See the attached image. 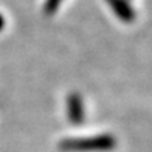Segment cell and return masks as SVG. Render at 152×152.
Returning <instances> with one entry per match:
<instances>
[{
	"label": "cell",
	"instance_id": "cell-1",
	"mask_svg": "<svg viewBox=\"0 0 152 152\" xmlns=\"http://www.w3.org/2000/svg\"><path fill=\"white\" fill-rule=\"evenodd\" d=\"M115 147V141L110 135H97L92 138H76L61 142L64 151H110Z\"/></svg>",
	"mask_w": 152,
	"mask_h": 152
},
{
	"label": "cell",
	"instance_id": "cell-2",
	"mask_svg": "<svg viewBox=\"0 0 152 152\" xmlns=\"http://www.w3.org/2000/svg\"><path fill=\"white\" fill-rule=\"evenodd\" d=\"M1 27H3V17L0 14V30H1Z\"/></svg>",
	"mask_w": 152,
	"mask_h": 152
}]
</instances>
